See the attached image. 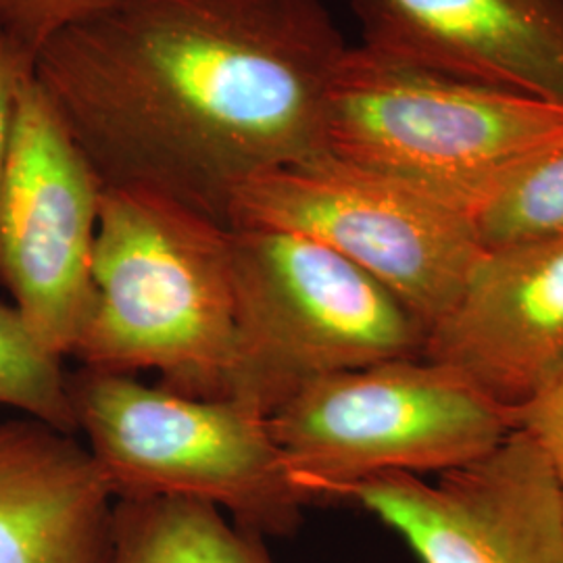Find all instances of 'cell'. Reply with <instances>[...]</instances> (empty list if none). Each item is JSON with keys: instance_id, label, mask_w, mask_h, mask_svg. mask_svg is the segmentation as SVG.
Returning a JSON list of instances; mask_svg holds the SVG:
<instances>
[{"instance_id": "13", "label": "cell", "mask_w": 563, "mask_h": 563, "mask_svg": "<svg viewBox=\"0 0 563 563\" xmlns=\"http://www.w3.org/2000/svg\"><path fill=\"white\" fill-rule=\"evenodd\" d=\"M113 563H274L262 537L228 522L222 509L181 497L121 499Z\"/></svg>"}, {"instance_id": "17", "label": "cell", "mask_w": 563, "mask_h": 563, "mask_svg": "<svg viewBox=\"0 0 563 563\" xmlns=\"http://www.w3.org/2000/svg\"><path fill=\"white\" fill-rule=\"evenodd\" d=\"M507 413L514 432L534 443L563 484V374L534 399Z\"/></svg>"}, {"instance_id": "12", "label": "cell", "mask_w": 563, "mask_h": 563, "mask_svg": "<svg viewBox=\"0 0 563 563\" xmlns=\"http://www.w3.org/2000/svg\"><path fill=\"white\" fill-rule=\"evenodd\" d=\"M71 437L0 420V563H113L115 497Z\"/></svg>"}, {"instance_id": "15", "label": "cell", "mask_w": 563, "mask_h": 563, "mask_svg": "<svg viewBox=\"0 0 563 563\" xmlns=\"http://www.w3.org/2000/svg\"><path fill=\"white\" fill-rule=\"evenodd\" d=\"M13 305L0 302V405L65 434L78 430L69 376Z\"/></svg>"}, {"instance_id": "5", "label": "cell", "mask_w": 563, "mask_h": 563, "mask_svg": "<svg viewBox=\"0 0 563 563\" xmlns=\"http://www.w3.org/2000/svg\"><path fill=\"white\" fill-rule=\"evenodd\" d=\"M69 388L78 430L115 501L195 499L225 509L257 537H288L299 528L311 504L267 418L86 367L69 376Z\"/></svg>"}, {"instance_id": "7", "label": "cell", "mask_w": 563, "mask_h": 563, "mask_svg": "<svg viewBox=\"0 0 563 563\" xmlns=\"http://www.w3.org/2000/svg\"><path fill=\"white\" fill-rule=\"evenodd\" d=\"M225 222L322 242L386 286L428 332L483 253L462 209L332 153L244 181Z\"/></svg>"}, {"instance_id": "14", "label": "cell", "mask_w": 563, "mask_h": 563, "mask_svg": "<svg viewBox=\"0 0 563 563\" xmlns=\"http://www.w3.org/2000/svg\"><path fill=\"white\" fill-rule=\"evenodd\" d=\"M467 218L483 249L563 232V136L495 181Z\"/></svg>"}, {"instance_id": "6", "label": "cell", "mask_w": 563, "mask_h": 563, "mask_svg": "<svg viewBox=\"0 0 563 563\" xmlns=\"http://www.w3.org/2000/svg\"><path fill=\"white\" fill-rule=\"evenodd\" d=\"M267 426L309 504L384 472L443 474L514 432L509 413L439 363L390 360L305 384Z\"/></svg>"}, {"instance_id": "1", "label": "cell", "mask_w": 563, "mask_h": 563, "mask_svg": "<svg viewBox=\"0 0 563 563\" xmlns=\"http://www.w3.org/2000/svg\"><path fill=\"white\" fill-rule=\"evenodd\" d=\"M346 51L322 0H120L46 42L34 76L104 186L228 225L244 181L328 153Z\"/></svg>"}, {"instance_id": "18", "label": "cell", "mask_w": 563, "mask_h": 563, "mask_svg": "<svg viewBox=\"0 0 563 563\" xmlns=\"http://www.w3.org/2000/svg\"><path fill=\"white\" fill-rule=\"evenodd\" d=\"M34 60L32 55L0 32V178L9 155L21 90L34 74Z\"/></svg>"}, {"instance_id": "3", "label": "cell", "mask_w": 563, "mask_h": 563, "mask_svg": "<svg viewBox=\"0 0 563 563\" xmlns=\"http://www.w3.org/2000/svg\"><path fill=\"white\" fill-rule=\"evenodd\" d=\"M234 346L220 401L269 418L305 384L423 357L428 328L386 286L322 242L230 228Z\"/></svg>"}, {"instance_id": "4", "label": "cell", "mask_w": 563, "mask_h": 563, "mask_svg": "<svg viewBox=\"0 0 563 563\" xmlns=\"http://www.w3.org/2000/svg\"><path fill=\"white\" fill-rule=\"evenodd\" d=\"M563 136V104L349 46L328 109V153L465 213L518 163Z\"/></svg>"}, {"instance_id": "10", "label": "cell", "mask_w": 563, "mask_h": 563, "mask_svg": "<svg viewBox=\"0 0 563 563\" xmlns=\"http://www.w3.org/2000/svg\"><path fill=\"white\" fill-rule=\"evenodd\" d=\"M423 360L507 411L563 374V232L483 249Z\"/></svg>"}, {"instance_id": "11", "label": "cell", "mask_w": 563, "mask_h": 563, "mask_svg": "<svg viewBox=\"0 0 563 563\" xmlns=\"http://www.w3.org/2000/svg\"><path fill=\"white\" fill-rule=\"evenodd\" d=\"M363 42L563 104V0H349Z\"/></svg>"}, {"instance_id": "2", "label": "cell", "mask_w": 563, "mask_h": 563, "mask_svg": "<svg viewBox=\"0 0 563 563\" xmlns=\"http://www.w3.org/2000/svg\"><path fill=\"white\" fill-rule=\"evenodd\" d=\"M230 225L134 186H104L92 301L71 355L86 369H159L162 386L220 401L234 346Z\"/></svg>"}, {"instance_id": "8", "label": "cell", "mask_w": 563, "mask_h": 563, "mask_svg": "<svg viewBox=\"0 0 563 563\" xmlns=\"http://www.w3.org/2000/svg\"><path fill=\"white\" fill-rule=\"evenodd\" d=\"M102 184L32 74L0 178V282L42 344L71 355L92 301Z\"/></svg>"}, {"instance_id": "16", "label": "cell", "mask_w": 563, "mask_h": 563, "mask_svg": "<svg viewBox=\"0 0 563 563\" xmlns=\"http://www.w3.org/2000/svg\"><path fill=\"white\" fill-rule=\"evenodd\" d=\"M120 0H0V32L36 59L59 32Z\"/></svg>"}, {"instance_id": "9", "label": "cell", "mask_w": 563, "mask_h": 563, "mask_svg": "<svg viewBox=\"0 0 563 563\" xmlns=\"http://www.w3.org/2000/svg\"><path fill=\"white\" fill-rule=\"evenodd\" d=\"M332 501L362 505L422 563H563V484L520 432L434 483L384 472Z\"/></svg>"}]
</instances>
